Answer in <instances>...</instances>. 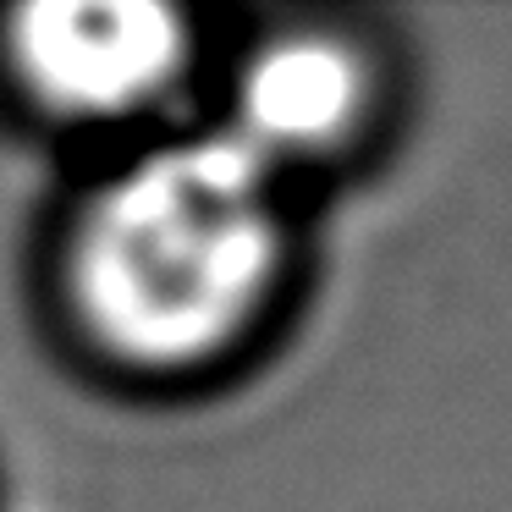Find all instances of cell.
Wrapping results in <instances>:
<instances>
[{
  "mask_svg": "<svg viewBox=\"0 0 512 512\" xmlns=\"http://www.w3.org/2000/svg\"><path fill=\"white\" fill-rule=\"evenodd\" d=\"M188 61V28L155 0H39L12 17V67L56 116L144 111Z\"/></svg>",
  "mask_w": 512,
  "mask_h": 512,
  "instance_id": "2",
  "label": "cell"
},
{
  "mask_svg": "<svg viewBox=\"0 0 512 512\" xmlns=\"http://www.w3.org/2000/svg\"><path fill=\"white\" fill-rule=\"evenodd\" d=\"M270 166L232 133L171 138L122 166L67 248V281L100 347L133 364H193L226 347L276 281Z\"/></svg>",
  "mask_w": 512,
  "mask_h": 512,
  "instance_id": "1",
  "label": "cell"
},
{
  "mask_svg": "<svg viewBox=\"0 0 512 512\" xmlns=\"http://www.w3.org/2000/svg\"><path fill=\"white\" fill-rule=\"evenodd\" d=\"M364 111V61L331 34H281L248 56L237 78V127L259 160L320 155L353 133Z\"/></svg>",
  "mask_w": 512,
  "mask_h": 512,
  "instance_id": "3",
  "label": "cell"
}]
</instances>
